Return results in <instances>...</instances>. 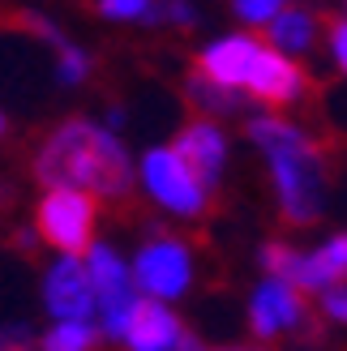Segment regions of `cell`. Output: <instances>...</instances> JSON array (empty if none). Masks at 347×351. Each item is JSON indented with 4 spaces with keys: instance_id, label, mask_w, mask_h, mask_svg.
<instances>
[{
    "instance_id": "1",
    "label": "cell",
    "mask_w": 347,
    "mask_h": 351,
    "mask_svg": "<svg viewBox=\"0 0 347 351\" xmlns=\"http://www.w3.org/2000/svg\"><path fill=\"white\" fill-rule=\"evenodd\" d=\"M30 171L47 189H73V193L91 189L99 202L120 206L125 215H137L129 150L108 129H99L82 116L64 120L43 137V146L30 159Z\"/></svg>"
},
{
    "instance_id": "2",
    "label": "cell",
    "mask_w": 347,
    "mask_h": 351,
    "mask_svg": "<svg viewBox=\"0 0 347 351\" xmlns=\"http://www.w3.org/2000/svg\"><path fill=\"white\" fill-rule=\"evenodd\" d=\"M245 133L270 159V176H274V193H279L283 219L296 223V227L313 223L322 215V202H326L322 146L300 125H287L283 116H257L245 125Z\"/></svg>"
},
{
    "instance_id": "3",
    "label": "cell",
    "mask_w": 347,
    "mask_h": 351,
    "mask_svg": "<svg viewBox=\"0 0 347 351\" xmlns=\"http://www.w3.org/2000/svg\"><path fill=\"white\" fill-rule=\"evenodd\" d=\"M95 219H99L95 197L91 193H73V189H51L39 202V210H34L39 236L51 244V249H60L64 257H73V261H77V253H91Z\"/></svg>"
},
{
    "instance_id": "4",
    "label": "cell",
    "mask_w": 347,
    "mask_h": 351,
    "mask_svg": "<svg viewBox=\"0 0 347 351\" xmlns=\"http://www.w3.org/2000/svg\"><path fill=\"white\" fill-rule=\"evenodd\" d=\"M86 274H91V287H95L99 304H103V335H108V339H125L133 313H137V291L129 283L125 261L112 253V244H95Z\"/></svg>"
},
{
    "instance_id": "5",
    "label": "cell",
    "mask_w": 347,
    "mask_h": 351,
    "mask_svg": "<svg viewBox=\"0 0 347 351\" xmlns=\"http://www.w3.org/2000/svg\"><path fill=\"white\" fill-rule=\"evenodd\" d=\"M189 278H193V261H189V249L176 240L159 232L150 244H142V253H137V283H142L150 295H180L189 287Z\"/></svg>"
},
{
    "instance_id": "6",
    "label": "cell",
    "mask_w": 347,
    "mask_h": 351,
    "mask_svg": "<svg viewBox=\"0 0 347 351\" xmlns=\"http://www.w3.org/2000/svg\"><path fill=\"white\" fill-rule=\"evenodd\" d=\"M142 180L167 210L176 215H206V189L189 176V167L171 150H150L142 163Z\"/></svg>"
},
{
    "instance_id": "7",
    "label": "cell",
    "mask_w": 347,
    "mask_h": 351,
    "mask_svg": "<svg viewBox=\"0 0 347 351\" xmlns=\"http://www.w3.org/2000/svg\"><path fill=\"white\" fill-rule=\"evenodd\" d=\"M43 300H47V313L60 317L64 326H86V317H91V308H95L91 274H86L73 257H60L43 278Z\"/></svg>"
},
{
    "instance_id": "8",
    "label": "cell",
    "mask_w": 347,
    "mask_h": 351,
    "mask_svg": "<svg viewBox=\"0 0 347 351\" xmlns=\"http://www.w3.org/2000/svg\"><path fill=\"white\" fill-rule=\"evenodd\" d=\"M245 86H249V95H253L257 103H266V108L283 112V108H291V103L304 95V73H300V69L291 64V60H283L279 51L257 47V56H253V64H249Z\"/></svg>"
},
{
    "instance_id": "9",
    "label": "cell",
    "mask_w": 347,
    "mask_h": 351,
    "mask_svg": "<svg viewBox=\"0 0 347 351\" xmlns=\"http://www.w3.org/2000/svg\"><path fill=\"white\" fill-rule=\"evenodd\" d=\"M171 154L189 167V176H193L202 189H215L219 176H223V159H228V142H223V133L211 120H193V125H184L176 133Z\"/></svg>"
},
{
    "instance_id": "10",
    "label": "cell",
    "mask_w": 347,
    "mask_h": 351,
    "mask_svg": "<svg viewBox=\"0 0 347 351\" xmlns=\"http://www.w3.org/2000/svg\"><path fill=\"white\" fill-rule=\"evenodd\" d=\"M304 322V300L300 291L283 283V278H266L262 287H257L253 304H249V326L257 339H274L283 335V330H296Z\"/></svg>"
},
{
    "instance_id": "11",
    "label": "cell",
    "mask_w": 347,
    "mask_h": 351,
    "mask_svg": "<svg viewBox=\"0 0 347 351\" xmlns=\"http://www.w3.org/2000/svg\"><path fill=\"white\" fill-rule=\"evenodd\" d=\"M257 47H262V43L249 39V34H228V39L211 43V47H206L202 56L193 60V73H202L206 82L223 86V90H232V86H245Z\"/></svg>"
},
{
    "instance_id": "12",
    "label": "cell",
    "mask_w": 347,
    "mask_h": 351,
    "mask_svg": "<svg viewBox=\"0 0 347 351\" xmlns=\"http://www.w3.org/2000/svg\"><path fill=\"white\" fill-rule=\"evenodd\" d=\"M180 335H184V326L171 317L159 300H137V313H133V322H129L125 343L133 351H171V347L180 343Z\"/></svg>"
},
{
    "instance_id": "13",
    "label": "cell",
    "mask_w": 347,
    "mask_h": 351,
    "mask_svg": "<svg viewBox=\"0 0 347 351\" xmlns=\"http://www.w3.org/2000/svg\"><path fill=\"white\" fill-rule=\"evenodd\" d=\"M313 13L309 9H279V17L270 22L266 30V39L274 47H283V51H309V43H313Z\"/></svg>"
},
{
    "instance_id": "14",
    "label": "cell",
    "mask_w": 347,
    "mask_h": 351,
    "mask_svg": "<svg viewBox=\"0 0 347 351\" xmlns=\"http://www.w3.org/2000/svg\"><path fill=\"white\" fill-rule=\"evenodd\" d=\"M184 95H189V103H193L202 116H236L240 112V95L223 90V86H215V82H206L202 73H189Z\"/></svg>"
},
{
    "instance_id": "15",
    "label": "cell",
    "mask_w": 347,
    "mask_h": 351,
    "mask_svg": "<svg viewBox=\"0 0 347 351\" xmlns=\"http://www.w3.org/2000/svg\"><path fill=\"white\" fill-rule=\"evenodd\" d=\"M99 343V330L95 326H51L43 335V351H91Z\"/></svg>"
},
{
    "instance_id": "16",
    "label": "cell",
    "mask_w": 347,
    "mask_h": 351,
    "mask_svg": "<svg viewBox=\"0 0 347 351\" xmlns=\"http://www.w3.org/2000/svg\"><path fill=\"white\" fill-rule=\"evenodd\" d=\"M56 69H60V82L64 86H77V82H86V73H91V56H86L77 43L60 39L56 43Z\"/></svg>"
},
{
    "instance_id": "17",
    "label": "cell",
    "mask_w": 347,
    "mask_h": 351,
    "mask_svg": "<svg viewBox=\"0 0 347 351\" xmlns=\"http://www.w3.org/2000/svg\"><path fill=\"white\" fill-rule=\"evenodd\" d=\"M322 22H326V30H331V51H335V60H339V69L347 73V17L326 13Z\"/></svg>"
},
{
    "instance_id": "18",
    "label": "cell",
    "mask_w": 347,
    "mask_h": 351,
    "mask_svg": "<svg viewBox=\"0 0 347 351\" xmlns=\"http://www.w3.org/2000/svg\"><path fill=\"white\" fill-rule=\"evenodd\" d=\"M283 5H274V0H240L236 5V17L240 22H274Z\"/></svg>"
},
{
    "instance_id": "19",
    "label": "cell",
    "mask_w": 347,
    "mask_h": 351,
    "mask_svg": "<svg viewBox=\"0 0 347 351\" xmlns=\"http://www.w3.org/2000/svg\"><path fill=\"white\" fill-rule=\"evenodd\" d=\"M0 351H34V335L26 326H5L0 330Z\"/></svg>"
},
{
    "instance_id": "20",
    "label": "cell",
    "mask_w": 347,
    "mask_h": 351,
    "mask_svg": "<svg viewBox=\"0 0 347 351\" xmlns=\"http://www.w3.org/2000/svg\"><path fill=\"white\" fill-rule=\"evenodd\" d=\"M322 257L335 266V274H339V278H347V232H343V236H335L331 244H326Z\"/></svg>"
},
{
    "instance_id": "21",
    "label": "cell",
    "mask_w": 347,
    "mask_h": 351,
    "mask_svg": "<svg viewBox=\"0 0 347 351\" xmlns=\"http://www.w3.org/2000/svg\"><path fill=\"white\" fill-rule=\"evenodd\" d=\"M326 313H331L335 322H347V287H335V291H326Z\"/></svg>"
},
{
    "instance_id": "22",
    "label": "cell",
    "mask_w": 347,
    "mask_h": 351,
    "mask_svg": "<svg viewBox=\"0 0 347 351\" xmlns=\"http://www.w3.org/2000/svg\"><path fill=\"white\" fill-rule=\"evenodd\" d=\"M176 347H180V351H206V343H202V339L193 335V330H184V335H180V343H176Z\"/></svg>"
},
{
    "instance_id": "23",
    "label": "cell",
    "mask_w": 347,
    "mask_h": 351,
    "mask_svg": "<svg viewBox=\"0 0 347 351\" xmlns=\"http://www.w3.org/2000/svg\"><path fill=\"white\" fill-rule=\"evenodd\" d=\"M223 351H249V347H223ZM253 351H270V347H253Z\"/></svg>"
},
{
    "instance_id": "24",
    "label": "cell",
    "mask_w": 347,
    "mask_h": 351,
    "mask_svg": "<svg viewBox=\"0 0 347 351\" xmlns=\"http://www.w3.org/2000/svg\"><path fill=\"white\" fill-rule=\"evenodd\" d=\"M0 133H5V116H0Z\"/></svg>"
}]
</instances>
